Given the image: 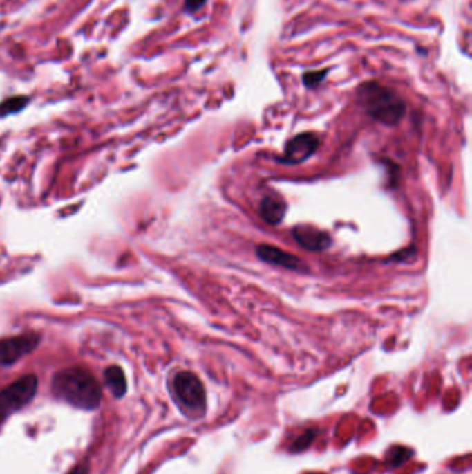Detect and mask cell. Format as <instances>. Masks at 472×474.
<instances>
[{"label":"cell","instance_id":"6da1fadb","mask_svg":"<svg viewBox=\"0 0 472 474\" xmlns=\"http://www.w3.org/2000/svg\"><path fill=\"white\" fill-rule=\"evenodd\" d=\"M53 395L75 408L93 410L102 402V387L97 379L79 366L66 367L55 373L52 379Z\"/></svg>","mask_w":472,"mask_h":474},{"label":"cell","instance_id":"7a4b0ae2","mask_svg":"<svg viewBox=\"0 0 472 474\" xmlns=\"http://www.w3.org/2000/svg\"><path fill=\"white\" fill-rule=\"evenodd\" d=\"M356 102L368 117L385 127H396L406 114V103L402 98L374 81L357 86Z\"/></svg>","mask_w":472,"mask_h":474},{"label":"cell","instance_id":"3957f363","mask_svg":"<svg viewBox=\"0 0 472 474\" xmlns=\"http://www.w3.org/2000/svg\"><path fill=\"white\" fill-rule=\"evenodd\" d=\"M173 394L178 402L194 416H202L207 409V394L202 381L193 372H179L173 379Z\"/></svg>","mask_w":472,"mask_h":474},{"label":"cell","instance_id":"277c9868","mask_svg":"<svg viewBox=\"0 0 472 474\" xmlns=\"http://www.w3.org/2000/svg\"><path fill=\"white\" fill-rule=\"evenodd\" d=\"M37 391L38 377L35 374H26L0 390V420L27 406L35 398Z\"/></svg>","mask_w":472,"mask_h":474},{"label":"cell","instance_id":"5b68a950","mask_svg":"<svg viewBox=\"0 0 472 474\" xmlns=\"http://www.w3.org/2000/svg\"><path fill=\"white\" fill-rule=\"evenodd\" d=\"M42 341L38 333H24L0 340V366L6 367L30 355Z\"/></svg>","mask_w":472,"mask_h":474},{"label":"cell","instance_id":"8992f818","mask_svg":"<svg viewBox=\"0 0 472 474\" xmlns=\"http://www.w3.org/2000/svg\"><path fill=\"white\" fill-rule=\"evenodd\" d=\"M319 146H320V140L317 135L312 132L299 134L287 142L284 147V154L279 161L288 165L301 164L306 161L308 158H310L317 152Z\"/></svg>","mask_w":472,"mask_h":474},{"label":"cell","instance_id":"52a82bcc","mask_svg":"<svg viewBox=\"0 0 472 474\" xmlns=\"http://www.w3.org/2000/svg\"><path fill=\"white\" fill-rule=\"evenodd\" d=\"M292 237L301 247L309 251H324L332 243L331 236L327 232L309 225L295 226L292 229Z\"/></svg>","mask_w":472,"mask_h":474},{"label":"cell","instance_id":"ba28073f","mask_svg":"<svg viewBox=\"0 0 472 474\" xmlns=\"http://www.w3.org/2000/svg\"><path fill=\"white\" fill-rule=\"evenodd\" d=\"M256 255L261 261L267 262L270 265L283 266L291 271H299L305 269V265L301 262V259L287 251L280 250L279 247L270 246V244H259L256 247Z\"/></svg>","mask_w":472,"mask_h":474},{"label":"cell","instance_id":"9c48e42d","mask_svg":"<svg viewBox=\"0 0 472 474\" xmlns=\"http://www.w3.org/2000/svg\"><path fill=\"white\" fill-rule=\"evenodd\" d=\"M287 212V204L274 197V196H266L259 206V215L261 218L269 224V225H279Z\"/></svg>","mask_w":472,"mask_h":474},{"label":"cell","instance_id":"30bf717a","mask_svg":"<svg viewBox=\"0 0 472 474\" xmlns=\"http://www.w3.org/2000/svg\"><path fill=\"white\" fill-rule=\"evenodd\" d=\"M104 383L115 398H122L128 391V381L121 366H108L104 370Z\"/></svg>","mask_w":472,"mask_h":474},{"label":"cell","instance_id":"8fae6325","mask_svg":"<svg viewBox=\"0 0 472 474\" xmlns=\"http://www.w3.org/2000/svg\"><path fill=\"white\" fill-rule=\"evenodd\" d=\"M414 455L413 449L407 448V446H400L396 445L393 448H390L385 456V463L389 467H399L402 466L404 462H407L411 456Z\"/></svg>","mask_w":472,"mask_h":474},{"label":"cell","instance_id":"7c38bea8","mask_svg":"<svg viewBox=\"0 0 472 474\" xmlns=\"http://www.w3.org/2000/svg\"><path fill=\"white\" fill-rule=\"evenodd\" d=\"M28 103H30L28 96L9 98V99H6L0 103V117H8L10 114L20 113L21 110H24L28 106Z\"/></svg>","mask_w":472,"mask_h":474},{"label":"cell","instance_id":"4fadbf2b","mask_svg":"<svg viewBox=\"0 0 472 474\" xmlns=\"http://www.w3.org/2000/svg\"><path fill=\"white\" fill-rule=\"evenodd\" d=\"M316 435H317V430H316V428H308V430H305L302 434L296 435V437L292 439V442H291L290 446H288L290 452H292V453H301V452H303L305 449H308V448L312 445V442L314 441Z\"/></svg>","mask_w":472,"mask_h":474},{"label":"cell","instance_id":"5bb4252c","mask_svg":"<svg viewBox=\"0 0 472 474\" xmlns=\"http://www.w3.org/2000/svg\"><path fill=\"white\" fill-rule=\"evenodd\" d=\"M328 70H319V71H308L302 75V82L306 88L312 89V88H316L317 85H320L324 80H325V75H327Z\"/></svg>","mask_w":472,"mask_h":474},{"label":"cell","instance_id":"9a60e30c","mask_svg":"<svg viewBox=\"0 0 472 474\" xmlns=\"http://www.w3.org/2000/svg\"><path fill=\"white\" fill-rule=\"evenodd\" d=\"M208 3V0H185V10L187 13H196Z\"/></svg>","mask_w":472,"mask_h":474},{"label":"cell","instance_id":"2e32d148","mask_svg":"<svg viewBox=\"0 0 472 474\" xmlns=\"http://www.w3.org/2000/svg\"><path fill=\"white\" fill-rule=\"evenodd\" d=\"M88 473H89V468L86 464H78L67 474H88Z\"/></svg>","mask_w":472,"mask_h":474}]
</instances>
